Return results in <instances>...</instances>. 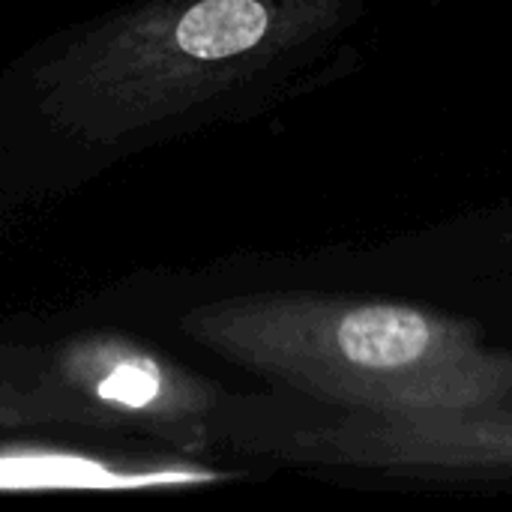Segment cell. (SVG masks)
I'll list each match as a JSON object with an SVG mask.
<instances>
[{"instance_id":"2","label":"cell","mask_w":512,"mask_h":512,"mask_svg":"<svg viewBox=\"0 0 512 512\" xmlns=\"http://www.w3.org/2000/svg\"><path fill=\"white\" fill-rule=\"evenodd\" d=\"M285 0H147L99 18L36 72L42 114L87 144L141 135L213 96L288 30Z\"/></svg>"},{"instance_id":"5","label":"cell","mask_w":512,"mask_h":512,"mask_svg":"<svg viewBox=\"0 0 512 512\" xmlns=\"http://www.w3.org/2000/svg\"><path fill=\"white\" fill-rule=\"evenodd\" d=\"M36 426H78L108 429L90 405L66 393L42 366L3 363L0 360V432L36 429Z\"/></svg>"},{"instance_id":"1","label":"cell","mask_w":512,"mask_h":512,"mask_svg":"<svg viewBox=\"0 0 512 512\" xmlns=\"http://www.w3.org/2000/svg\"><path fill=\"white\" fill-rule=\"evenodd\" d=\"M183 333L252 372L396 417L456 414L512 390L510 360L408 306L258 297L201 306Z\"/></svg>"},{"instance_id":"3","label":"cell","mask_w":512,"mask_h":512,"mask_svg":"<svg viewBox=\"0 0 512 512\" xmlns=\"http://www.w3.org/2000/svg\"><path fill=\"white\" fill-rule=\"evenodd\" d=\"M45 369L66 393L105 417L111 432L135 426L186 435L213 405L207 384L120 333L75 336L45 357Z\"/></svg>"},{"instance_id":"4","label":"cell","mask_w":512,"mask_h":512,"mask_svg":"<svg viewBox=\"0 0 512 512\" xmlns=\"http://www.w3.org/2000/svg\"><path fill=\"white\" fill-rule=\"evenodd\" d=\"M207 480L210 474L195 468L108 459L54 444L0 447V492H150Z\"/></svg>"}]
</instances>
